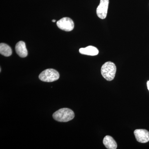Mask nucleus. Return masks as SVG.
<instances>
[{"mask_svg": "<svg viewBox=\"0 0 149 149\" xmlns=\"http://www.w3.org/2000/svg\"><path fill=\"white\" fill-rule=\"evenodd\" d=\"M52 22H55L56 20H55V19H53V20H52Z\"/></svg>", "mask_w": 149, "mask_h": 149, "instance_id": "obj_12", "label": "nucleus"}, {"mask_svg": "<svg viewBox=\"0 0 149 149\" xmlns=\"http://www.w3.org/2000/svg\"><path fill=\"white\" fill-rule=\"evenodd\" d=\"M79 52L82 54L94 56L98 54L99 50L95 47L89 46L85 48H80Z\"/></svg>", "mask_w": 149, "mask_h": 149, "instance_id": "obj_8", "label": "nucleus"}, {"mask_svg": "<svg viewBox=\"0 0 149 149\" xmlns=\"http://www.w3.org/2000/svg\"><path fill=\"white\" fill-rule=\"evenodd\" d=\"M59 74L57 71L53 69H47L44 70L39 75V79L45 82H52L58 80Z\"/></svg>", "mask_w": 149, "mask_h": 149, "instance_id": "obj_3", "label": "nucleus"}, {"mask_svg": "<svg viewBox=\"0 0 149 149\" xmlns=\"http://www.w3.org/2000/svg\"><path fill=\"white\" fill-rule=\"evenodd\" d=\"M136 140L139 143H146L149 141V132L146 129H136L134 132Z\"/></svg>", "mask_w": 149, "mask_h": 149, "instance_id": "obj_6", "label": "nucleus"}, {"mask_svg": "<svg viewBox=\"0 0 149 149\" xmlns=\"http://www.w3.org/2000/svg\"><path fill=\"white\" fill-rule=\"evenodd\" d=\"M147 87H148V90L149 91V80L147 82Z\"/></svg>", "mask_w": 149, "mask_h": 149, "instance_id": "obj_11", "label": "nucleus"}, {"mask_svg": "<svg viewBox=\"0 0 149 149\" xmlns=\"http://www.w3.org/2000/svg\"><path fill=\"white\" fill-rule=\"evenodd\" d=\"M16 53L19 57L25 58L28 55V52L26 48L25 43L23 41H19L17 43L15 47Z\"/></svg>", "mask_w": 149, "mask_h": 149, "instance_id": "obj_7", "label": "nucleus"}, {"mask_svg": "<svg viewBox=\"0 0 149 149\" xmlns=\"http://www.w3.org/2000/svg\"><path fill=\"white\" fill-rule=\"evenodd\" d=\"M116 71V67L113 63L108 61L102 66L101 74L107 81H111L114 79Z\"/></svg>", "mask_w": 149, "mask_h": 149, "instance_id": "obj_2", "label": "nucleus"}, {"mask_svg": "<svg viewBox=\"0 0 149 149\" xmlns=\"http://www.w3.org/2000/svg\"><path fill=\"white\" fill-rule=\"evenodd\" d=\"M104 145L108 149H116L117 148V144L114 139L109 136H107L104 138L103 141Z\"/></svg>", "mask_w": 149, "mask_h": 149, "instance_id": "obj_9", "label": "nucleus"}, {"mask_svg": "<svg viewBox=\"0 0 149 149\" xmlns=\"http://www.w3.org/2000/svg\"><path fill=\"white\" fill-rule=\"evenodd\" d=\"M57 26L59 29L66 32L72 31L74 29V23L71 19L64 17L57 22Z\"/></svg>", "mask_w": 149, "mask_h": 149, "instance_id": "obj_4", "label": "nucleus"}, {"mask_svg": "<svg viewBox=\"0 0 149 149\" xmlns=\"http://www.w3.org/2000/svg\"><path fill=\"white\" fill-rule=\"evenodd\" d=\"M74 117V112L68 108H62L54 113L53 117L58 122H67L73 119Z\"/></svg>", "mask_w": 149, "mask_h": 149, "instance_id": "obj_1", "label": "nucleus"}, {"mask_svg": "<svg viewBox=\"0 0 149 149\" xmlns=\"http://www.w3.org/2000/svg\"><path fill=\"white\" fill-rule=\"evenodd\" d=\"M0 53L6 57L10 56L12 54L11 48L9 46L5 43L0 44Z\"/></svg>", "mask_w": 149, "mask_h": 149, "instance_id": "obj_10", "label": "nucleus"}, {"mask_svg": "<svg viewBox=\"0 0 149 149\" xmlns=\"http://www.w3.org/2000/svg\"><path fill=\"white\" fill-rule=\"evenodd\" d=\"M109 0H100V4L97 8V15L99 18L104 19L107 17L108 9Z\"/></svg>", "mask_w": 149, "mask_h": 149, "instance_id": "obj_5", "label": "nucleus"}]
</instances>
